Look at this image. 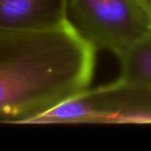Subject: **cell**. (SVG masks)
<instances>
[{
    "instance_id": "cell-1",
    "label": "cell",
    "mask_w": 151,
    "mask_h": 151,
    "mask_svg": "<svg viewBox=\"0 0 151 151\" xmlns=\"http://www.w3.org/2000/svg\"><path fill=\"white\" fill-rule=\"evenodd\" d=\"M95 54L66 23L0 32V121L24 124L89 88Z\"/></svg>"
},
{
    "instance_id": "cell-2",
    "label": "cell",
    "mask_w": 151,
    "mask_h": 151,
    "mask_svg": "<svg viewBox=\"0 0 151 151\" xmlns=\"http://www.w3.org/2000/svg\"><path fill=\"white\" fill-rule=\"evenodd\" d=\"M60 123L151 124V88L118 78L85 89L24 124Z\"/></svg>"
},
{
    "instance_id": "cell-3",
    "label": "cell",
    "mask_w": 151,
    "mask_h": 151,
    "mask_svg": "<svg viewBox=\"0 0 151 151\" xmlns=\"http://www.w3.org/2000/svg\"><path fill=\"white\" fill-rule=\"evenodd\" d=\"M65 23L96 52L116 56L151 32L139 0H67Z\"/></svg>"
},
{
    "instance_id": "cell-4",
    "label": "cell",
    "mask_w": 151,
    "mask_h": 151,
    "mask_svg": "<svg viewBox=\"0 0 151 151\" xmlns=\"http://www.w3.org/2000/svg\"><path fill=\"white\" fill-rule=\"evenodd\" d=\"M67 0H0V32L48 29L65 24Z\"/></svg>"
},
{
    "instance_id": "cell-5",
    "label": "cell",
    "mask_w": 151,
    "mask_h": 151,
    "mask_svg": "<svg viewBox=\"0 0 151 151\" xmlns=\"http://www.w3.org/2000/svg\"><path fill=\"white\" fill-rule=\"evenodd\" d=\"M119 79L151 88V32L117 56Z\"/></svg>"
},
{
    "instance_id": "cell-6",
    "label": "cell",
    "mask_w": 151,
    "mask_h": 151,
    "mask_svg": "<svg viewBox=\"0 0 151 151\" xmlns=\"http://www.w3.org/2000/svg\"><path fill=\"white\" fill-rule=\"evenodd\" d=\"M139 2L141 3V5L143 6V9L146 12L147 16L151 21V0H139Z\"/></svg>"
}]
</instances>
